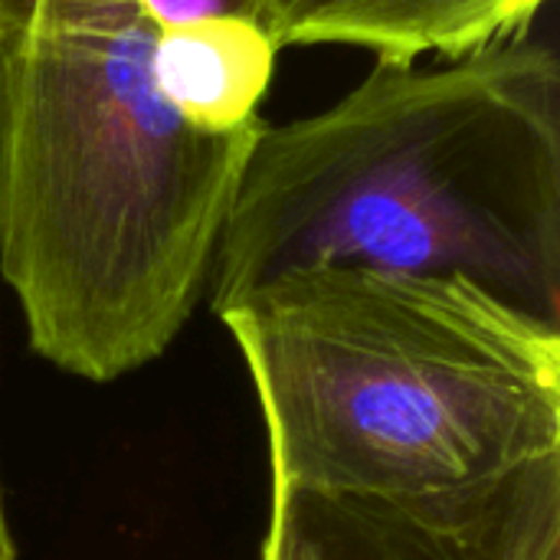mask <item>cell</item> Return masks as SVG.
I'll return each instance as SVG.
<instances>
[{"label":"cell","instance_id":"1","mask_svg":"<svg viewBox=\"0 0 560 560\" xmlns=\"http://www.w3.org/2000/svg\"><path fill=\"white\" fill-rule=\"evenodd\" d=\"M154 43L138 0H0V272L33 351L89 381L187 325L266 125L194 128Z\"/></svg>","mask_w":560,"mask_h":560},{"label":"cell","instance_id":"2","mask_svg":"<svg viewBox=\"0 0 560 560\" xmlns=\"http://www.w3.org/2000/svg\"><path fill=\"white\" fill-rule=\"evenodd\" d=\"M305 266L463 276L560 325V59L532 30L440 66L377 62L322 112L262 125L207 295Z\"/></svg>","mask_w":560,"mask_h":560},{"label":"cell","instance_id":"3","mask_svg":"<svg viewBox=\"0 0 560 560\" xmlns=\"http://www.w3.org/2000/svg\"><path fill=\"white\" fill-rule=\"evenodd\" d=\"M217 318L272 489L433 495L560 453V325L463 276L305 266Z\"/></svg>","mask_w":560,"mask_h":560},{"label":"cell","instance_id":"4","mask_svg":"<svg viewBox=\"0 0 560 560\" xmlns=\"http://www.w3.org/2000/svg\"><path fill=\"white\" fill-rule=\"evenodd\" d=\"M259 560H560V453L433 495L272 489Z\"/></svg>","mask_w":560,"mask_h":560},{"label":"cell","instance_id":"5","mask_svg":"<svg viewBox=\"0 0 560 560\" xmlns=\"http://www.w3.org/2000/svg\"><path fill=\"white\" fill-rule=\"evenodd\" d=\"M285 46H358L377 62L459 59L532 30L548 0H243Z\"/></svg>","mask_w":560,"mask_h":560},{"label":"cell","instance_id":"6","mask_svg":"<svg viewBox=\"0 0 560 560\" xmlns=\"http://www.w3.org/2000/svg\"><path fill=\"white\" fill-rule=\"evenodd\" d=\"M279 43L253 13H223L158 30L154 79L180 118L200 131H236L262 121Z\"/></svg>","mask_w":560,"mask_h":560},{"label":"cell","instance_id":"7","mask_svg":"<svg viewBox=\"0 0 560 560\" xmlns=\"http://www.w3.org/2000/svg\"><path fill=\"white\" fill-rule=\"evenodd\" d=\"M138 3L144 7V13L154 20L158 30H171L223 13H249L243 0H138Z\"/></svg>","mask_w":560,"mask_h":560},{"label":"cell","instance_id":"8","mask_svg":"<svg viewBox=\"0 0 560 560\" xmlns=\"http://www.w3.org/2000/svg\"><path fill=\"white\" fill-rule=\"evenodd\" d=\"M0 560H16V545H13V535H10V525L3 515V495H0Z\"/></svg>","mask_w":560,"mask_h":560}]
</instances>
